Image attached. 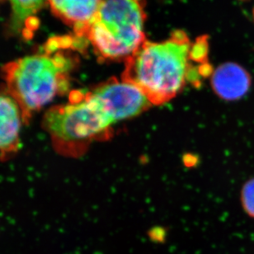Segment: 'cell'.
<instances>
[{
	"label": "cell",
	"mask_w": 254,
	"mask_h": 254,
	"mask_svg": "<svg viewBox=\"0 0 254 254\" xmlns=\"http://www.w3.org/2000/svg\"><path fill=\"white\" fill-rule=\"evenodd\" d=\"M193 44L186 32L175 31L160 42L145 41L126 61L123 79L139 87L150 103L160 105L171 100L188 80L200 75L194 72Z\"/></svg>",
	"instance_id": "obj_1"
},
{
	"label": "cell",
	"mask_w": 254,
	"mask_h": 254,
	"mask_svg": "<svg viewBox=\"0 0 254 254\" xmlns=\"http://www.w3.org/2000/svg\"><path fill=\"white\" fill-rule=\"evenodd\" d=\"M72 64L62 55H35L6 64L2 68L5 94L15 101L27 125L35 113L68 88Z\"/></svg>",
	"instance_id": "obj_2"
},
{
	"label": "cell",
	"mask_w": 254,
	"mask_h": 254,
	"mask_svg": "<svg viewBox=\"0 0 254 254\" xmlns=\"http://www.w3.org/2000/svg\"><path fill=\"white\" fill-rule=\"evenodd\" d=\"M112 125L90 93L81 91H73L68 103L52 107L42 118L55 150L69 158L83 155L93 141L108 136Z\"/></svg>",
	"instance_id": "obj_3"
},
{
	"label": "cell",
	"mask_w": 254,
	"mask_h": 254,
	"mask_svg": "<svg viewBox=\"0 0 254 254\" xmlns=\"http://www.w3.org/2000/svg\"><path fill=\"white\" fill-rule=\"evenodd\" d=\"M144 0H103L86 37L102 61H127L146 39Z\"/></svg>",
	"instance_id": "obj_4"
},
{
	"label": "cell",
	"mask_w": 254,
	"mask_h": 254,
	"mask_svg": "<svg viewBox=\"0 0 254 254\" xmlns=\"http://www.w3.org/2000/svg\"><path fill=\"white\" fill-rule=\"evenodd\" d=\"M89 93L113 124L139 115L152 104L139 87L124 79L110 78Z\"/></svg>",
	"instance_id": "obj_5"
},
{
	"label": "cell",
	"mask_w": 254,
	"mask_h": 254,
	"mask_svg": "<svg viewBox=\"0 0 254 254\" xmlns=\"http://www.w3.org/2000/svg\"><path fill=\"white\" fill-rule=\"evenodd\" d=\"M56 16L73 27L78 37L87 36L103 0H47Z\"/></svg>",
	"instance_id": "obj_6"
},
{
	"label": "cell",
	"mask_w": 254,
	"mask_h": 254,
	"mask_svg": "<svg viewBox=\"0 0 254 254\" xmlns=\"http://www.w3.org/2000/svg\"><path fill=\"white\" fill-rule=\"evenodd\" d=\"M23 123L22 113L15 101L0 94V159L5 161L20 149V132Z\"/></svg>",
	"instance_id": "obj_7"
},
{
	"label": "cell",
	"mask_w": 254,
	"mask_h": 254,
	"mask_svg": "<svg viewBox=\"0 0 254 254\" xmlns=\"http://www.w3.org/2000/svg\"><path fill=\"white\" fill-rule=\"evenodd\" d=\"M252 78L242 66L236 63H225L213 73L211 84L215 93L225 101H238L250 91Z\"/></svg>",
	"instance_id": "obj_8"
},
{
	"label": "cell",
	"mask_w": 254,
	"mask_h": 254,
	"mask_svg": "<svg viewBox=\"0 0 254 254\" xmlns=\"http://www.w3.org/2000/svg\"><path fill=\"white\" fill-rule=\"evenodd\" d=\"M12 6L14 22L20 27L32 32L37 28L35 15L41 9L45 0H8Z\"/></svg>",
	"instance_id": "obj_9"
},
{
	"label": "cell",
	"mask_w": 254,
	"mask_h": 254,
	"mask_svg": "<svg viewBox=\"0 0 254 254\" xmlns=\"http://www.w3.org/2000/svg\"><path fill=\"white\" fill-rule=\"evenodd\" d=\"M241 202L245 212L254 219V178L245 183L243 187Z\"/></svg>",
	"instance_id": "obj_10"
},
{
	"label": "cell",
	"mask_w": 254,
	"mask_h": 254,
	"mask_svg": "<svg viewBox=\"0 0 254 254\" xmlns=\"http://www.w3.org/2000/svg\"></svg>",
	"instance_id": "obj_11"
}]
</instances>
